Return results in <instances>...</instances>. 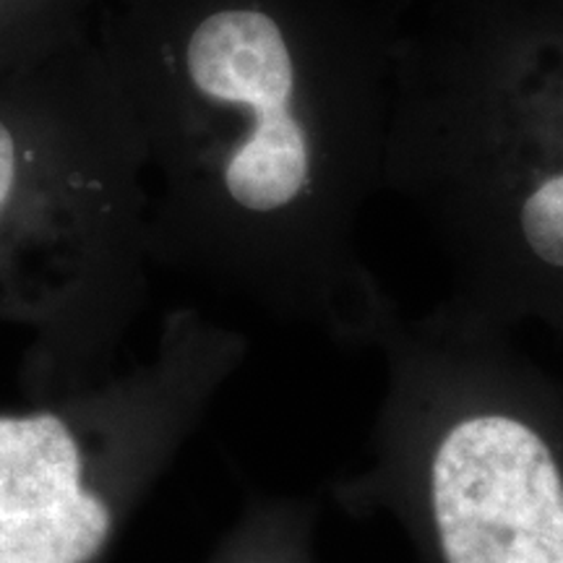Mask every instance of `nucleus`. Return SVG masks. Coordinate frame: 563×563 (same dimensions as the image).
Returning a JSON list of instances; mask_svg holds the SVG:
<instances>
[{
    "instance_id": "f257e3e1",
    "label": "nucleus",
    "mask_w": 563,
    "mask_h": 563,
    "mask_svg": "<svg viewBox=\"0 0 563 563\" xmlns=\"http://www.w3.org/2000/svg\"><path fill=\"white\" fill-rule=\"evenodd\" d=\"M399 0H100L152 264L371 350L394 300L357 232L384 191Z\"/></svg>"
},
{
    "instance_id": "20e7f679",
    "label": "nucleus",
    "mask_w": 563,
    "mask_h": 563,
    "mask_svg": "<svg viewBox=\"0 0 563 563\" xmlns=\"http://www.w3.org/2000/svg\"><path fill=\"white\" fill-rule=\"evenodd\" d=\"M371 350L368 464L336 501L389 514L420 563H563V391L511 332L394 302Z\"/></svg>"
},
{
    "instance_id": "39448f33",
    "label": "nucleus",
    "mask_w": 563,
    "mask_h": 563,
    "mask_svg": "<svg viewBox=\"0 0 563 563\" xmlns=\"http://www.w3.org/2000/svg\"><path fill=\"white\" fill-rule=\"evenodd\" d=\"M245 355L238 329L180 306L141 361L0 407V563H108Z\"/></svg>"
},
{
    "instance_id": "423d86ee",
    "label": "nucleus",
    "mask_w": 563,
    "mask_h": 563,
    "mask_svg": "<svg viewBox=\"0 0 563 563\" xmlns=\"http://www.w3.org/2000/svg\"><path fill=\"white\" fill-rule=\"evenodd\" d=\"M319 511V501L308 496H253L207 563H321Z\"/></svg>"
},
{
    "instance_id": "f03ea898",
    "label": "nucleus",
    "mask_w": 563,
    "mask_h": 563,
    "mask_svg": "<svg viewBox=\"0 0 563 563\" xmlns=\"http://www.w3.org/2000/svg\"><path fill=\"white\" fill-rule=\"evenodd\" d=\"M384 191L446 264L441 313L563 332V0L405 5Z\"/></svg>"
},
{
    "instance_id": "0eeeda50",
    "label": "nucleus",
    "mask_w": 563,
    "mask_h": 563,
    "mask_svg": "<svg viewBox=\"0 0 563 563\" xmlns=\"http://www.w3.org/2000/svg\"><path fill=\"white\" fill-rule=\"evenodd\" d=\"M100 0H0V76L91 30Z\"/></svg>"
},
{
    "instance_id": "7ed1b4c3",
    "label": "nucleus",
    "mask_w": 563,
    "mask_h": 563,
    "mask_svg": "<svg viewBox=\"0 0 563 563\" xmlns=\"http://www.w3.org/2000/svg\"><path fill=\"white\" fill-rule=\"evenodd\" d=\"M150 264L139 131L89 30L0 76V323L32 334L26 397L118 368Z\"/></svg>"
}]
</instances>
